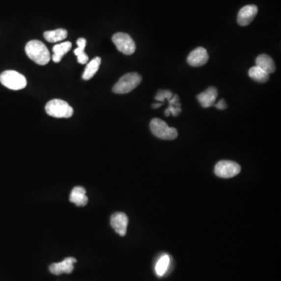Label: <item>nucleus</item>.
<instances>
[{
	"instance_id": "4",
	"label": "nucleus",
	"mask_w": 281,
	"mask_h": 281,
	"mask_svg": "<svg viewBox=\"0 0 281 281\" xmlns=\"http://www.w3.org/2000/svg\"><path fill=\"white\" fill-rule=\"evenodd\" d=\"M48 115L56 118H70L74 114V110L70 105L61 99H53L46 105Z\"/></svg>"
},
{
	"instance_id": "2",
	"label": "nucleus",
	"mask_w": 281,
	"mask_h": 281,
	"mask_svg": "<svg viewBox=\"0 0 281 281\" xmlns=\"http://www.w3.org/2000/svg\"><path fill=\"white\" fill-rule=\"evenodd\" d=\"M141 82V77L138 73H128L122 77L112 87L116 94H127L135 89Z\"/></svg>"
},
{
	"instance_id": "21",
	"label": "nucleus",
	"mask_w": 281,
	"mask_h": 281,
	"mask_svg": "<svg viewBox=\"0 0 281 281\" xmlns=\"http://www.w3.org/2000/svg\"><path fill=\"white\" fill-rule=\"evenodd\" d=\"M173 93L168 90H160V91H158V94L156 95L155 99L164 103L166 99L169 101L171 98L173 97Z\"/></svg>"
},
{
	"instance_id": "8",
	"label": "nucleus",
	"mask_w": 281,
	"mask_h": 281,
	"mask_svg": "<svg viewBox=\"0 0 281 281\" xmlns=\"http://www.w3.org/2000/svg\"><path fill=\"white\" fill-rule=\"evenodd\" d=\"M209 59V54L205 48L198 47L196 48L188 55L187 61L192 67H198L207 63Z\"/></svg>"
},
{
	"instance_id": "12",
	"label": "nucleus",
	"mask_w": 281,
	"mask_h": 281,
	"mask_svg": "<svg viewBox=\"0 0 281 281\" xmlns=\"http://www.w3.org/2000/svg\"><path fill=\"white\" fill-rule=\"evenodd\" d=\"M217 95H218V91L217 88L214 87H209L206 91L197 95V99L201 107L203 108H209V107L214 106Z\"/></svg>"
},
{
	"instance_id": "19",
	"label": "nucleus",
	"mask_w": 281,
	"mask_h": 281,
	"mask_svg": "<svg viewBox=\"0 0 281 281\" xmlns=\"http://www.w3.org/2000/svg\"><path fill=\"white\" fill-rule=\"evenodd\" d=\"M169 261L170 258L168 254H164L158 260L156 265V273L159 277H162L167 273L169 267Z\"/></svg>"
},
{
	"instance_id": "17",
	"label": "nucleus",
	"mask_w": 281,
	"mask_h": 281,
	"mask_svg": "<svg viewBox=\"0 0 281 281\" xmlns=\"http://www.w3.org/2000/svg\"><path fill=\"white\" fill-rule=\"evenodd\" d=\"M67 31L65 29H56L54 30H48L44 33V38L49 42H58L67 38Z\"/></svg>"
},
{
	"instance_id": "3",
	"label": "nucleus",
	"mask_w": 281,
	"mask_h": 281,
	"mask_svg": "<svg viewBox=\"0 0 281 281\" xmlns=\"http://www.w3.org/2000/svg\"><path fill=\"white\" fill-rule=\"evenodd\" d=\"M0 82L9 89L21 90L27 86V79L15 70H6L0 74Z\"/></svg>"
},
{
	"instance_id": "22",
	"label": "nucleus",
	"mask_w": 281,
	"mask_h": 281,
	"mask_svg": "<svg viewBox=\"0 0 281 281\" xmlns=\"http://www.w3.org/2000/svg\"><path fill=\"white\" fill-rule=\"evenodd\" d=\"M86 43H87V42H86L85 38H78V41H77V44H78V47L77 48L76 50H74V54H75L77 56L81 55V54H84Z\"/></svg>"
},
{
	"instance_id": "10",
	"label": "nucleus",
	"mask_w": 281,
	"mask_h": 281,
	"mask_svg": "<svg viewBox=\"0 0 281 281\" xmlns=\"http://www.w3.org/2000/svg\"><path fill=\"white\" fill-rule=\"evenodd\" d=\"M111 225L119 235L124 236L127 233L128 217L124 213H115L111 217Z\"/></svg>"
},
{
	"instance_id": "16",
	"label": "nucleus",
	"mask_w": 281,
	"mask_h": 281,
	"mask_svg": "<svg viewBox=\"0 0 281 281\" xmlns=\"http://www.w3.org/2000/svg\"><path fill=\"white\" fill-rule=\"evenodd\" d=\"M101 60L100 57H95L91 62L87 63V67L84 70V73L82 74V78L84 81H88L91 78H93L98 70H99V66H100Z\"/></svg>"
},
{
	"instance_id": "20",
	"label": "nucleus",
	"mask_w": 281,
	"mask_h": 281,
	"mask_svg": "<svg viewBox=\"0 0 281 281\" xmlns=\"http://www.w3.org/2000/svg\"><path fill=\"white\" fill-rule=\"evenodd\" d=\"M181 103H169V107L165 111L166 116H169L170 114L173 116H178L181 112Z\"/></svg>"
},
{
	"instance_id": "1",
	"label": "nucleus",
	"mask_w": 281,
	"mask_h": 281,
	"mask_svg": "<svg viewBox=\"0 0 281 281\" xmlns=\"http://www.w3.org/2000/svg\"><path fill=\"white\" fill-rule=\"evenodd\" d=\"M25 53L31 60L41 66L48 64L51 59L48 48L40 41L32 40L28 42L25 46Z\"/></svg>"
},
{
	"instance_id": "11",
	"label": "nucleus",
	"mask_w": 281,
	"mask_h": 281,
	"mask_svg": "<svg viewBox=\"0 0 281 281\" xmlns=\"http://www.w3.org/2000/svg\"><path fill=\"white\" fill-rule=\"evenodd\" d=\"M77 262L76 258L68 257L58 263H54L50 266V271L55 275L62 274H71L74 270V264Z\"/></svg>"
},
{
	"instance_id": "6",
	"label": "nucleus",
	"mask_w": 281,
	"mask_h": 281,
	"mask_svg": "<svg viewBox=\"0 0 281 281\" xmlns=\"http://www.w3.org/2000/svg\"><path fill=\"white\" fill-rule=\"evenodd\" d=\"M112 41L118 51L125 55H132L136 50L135 42L129 34L126 33L118 32L114 34Z\"/></svg>"
},
{
	"instance_id": "9",
	"label": "nucleus",
	"mask_w": 281,
	"mask_h": 281,
	"mask_svg": "<svg viewBox=\"0 0 281 281\" xmlns=\"http://www.w3.org/2000/svg\"><path fill=\"white\" fill-rule=\"evenodd\" d=\"M258 14V7L255 5H247L238 12V23L240 26H247L253 22Z\"/></svg>"
},
{
	"instance_id": "5",
	"label": "nucleus",
	"mask_w": 281,
	"mask_h": 281,
	"mask_svg": "<svg viewBox=\"0 0 281 281\" xmlns=\"http://www.w3.org/2000/svg\"><path fill=\"white\" fill-rule=\"evenodd\" d=\"M150 129L156 137L164 140H173L178 136L176 128L169 127L165 121L159 118H154L151 120Z\"/></svg>"
},
{
	"instance_id": "7",
	"label": "nucleus",
	"mask_w": 281,
	"mask_h": 281,
	"mask_svg": "<svg viewBox=\"0 0 281 281\" xmlns=\"http://www.w3.org/2000/svg\"><path fill=\"white\" fill-rule=\"evenodd\" d=\"M241 166L235 162L222 160L215 166L214 172L221 178H231L237 176L241 172Z\"/></svg>"
},
{
	"instance_id": "14",
	"label": "nucleus",
	"mask_w": 281,
	"mask_h": 281,
	"mask_svg": "<svg viewBox=\"0 0 281 281\" xmlns=\"http://www.w3.org/2000/svg\"><path fill=\"white\" fill-rule=\"evenodd\" d=\"M257 67L266 71L268 74H273L276 70L274 59L266 54H261L255 59Z\"/></svg>"
},
{
	"instance_id": "18",
	"label": "nucleus",
	"mask_w": 281,
	"mask_h": 281,
	"mask_svg": "<svg viewBox=\"0 0 281 281\" xmlns=\"http://www.w3.org/2000/svg\"><path fill=\"white\" fill-rule=\"evenodd\" d=\"M249 75L252 79L259 83H266L270 79V74L257 66L250 68Z\"/></svg>"
},
{
	"instance_id": "24",
	"label": "nucleus",
	"mask_w": 281,
	"mask_h": 281,
	"mask_svg": "<svg viewBox=\"0 0 281 281\" xmlns=\"http://www.w3.org/2000/svg\"><path fill=\"white\" fill-rule=\"evenodd\" d=\"M215 107H217L218 110H221V111H223V110L226 109L227 106H226V103H225V99H221L218 103L215 105Z\"/></svg>"
},
{
	"instance_id": "23",
	"label": "nucleus",
	"mask_w": 281,
	"mask_h": 281,
	"mask_svg": "<svg viewBox=\"0 0 281 281\" xmlns=\"http://www.w3.org/2000/svg\"><path fill=\"white\" fill-rule=\"evenodd\" d=\"M78 63H81V64H85V63H87V61H88V56H87L85 53H84V54L78 56Z\"/></svg>"
},
{
	"instance_id": "25",
	"label": "nucleus",
	"mask_w": 281,
	"mask_h": 281,
	"mask_svg": "<svg viewBox=\"0 0 281 281\" xmlns=\"http://www.w3.org/2000/svg\"><path fill=\"white\" fill-rule=\"evenodd\" d=\"M163 104L162 103H156V104L152 105V108L153 109H157L160 108V107H162Z\"/></svg>"
},
{
	"instance_id": "15",
	"label": "nucleus",
	"mask_w": 281,
	"mask_h": 281,
	"mask_svg": "<svg viewBox=\"0 0 281 281\" xmlns=\"http://www.w3.org/2000/svg\"><path fill=\"white\" fill-rule=\"evenodd\" d=\"M71 47H72V44L70 43V42H65L54 46V47L53 48L54 55L52 56V59L54 60V63H59L63 56L70 51Z\"/></svg>"
},
{
	"instance_id": "13",
	"label": "nucleus",
	"mask_w": 281,
	"mask_h": 281,
	"mask_svg": "<svg viewBox=\"0 0 281 281\" xmlns=\"http://www.w3.org/2000/svg\"><path fill=\"white\" fill-rule=\"evenodd\" d=\"M70 201L78 206H84L88 201L85 189L83 187H75L70 193Z\"/></svg>"
}]
</instances>
